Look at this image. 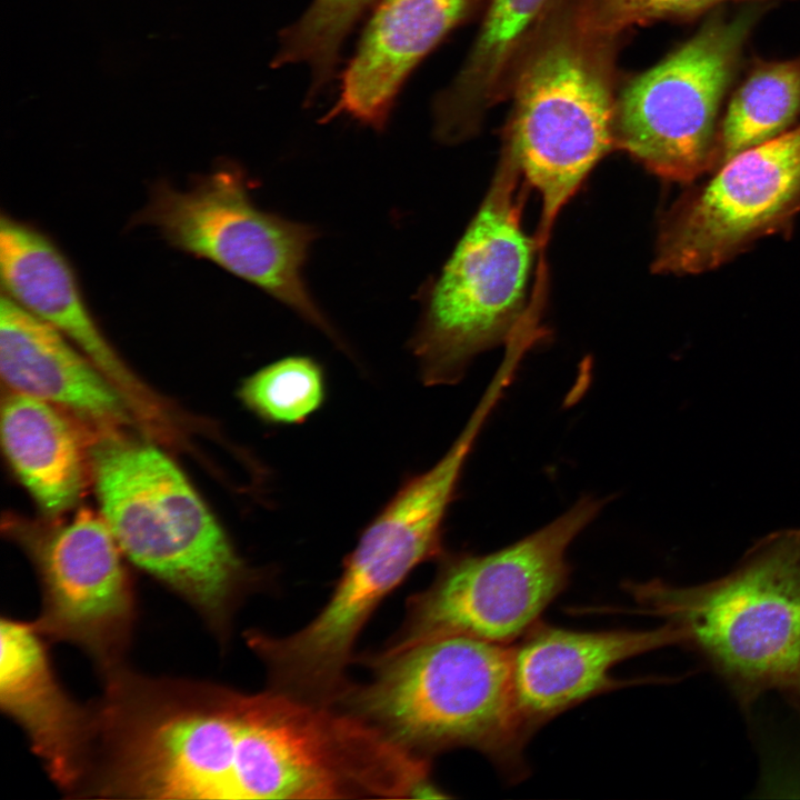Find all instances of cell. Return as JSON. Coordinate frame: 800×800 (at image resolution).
Wrapping results in <instances>:
<instances>
[{"label":"cell","instance_id":"obj_1","mask_svg":"<svg viewBox=\"0 0 800 800\" xmlns=\"http://www.w3.org/2000/svg\"><path fill=\"white\" fill-rule=\"evenodd\" d=\"M622 37L600 27L584 0H556L517 67L502 149L541 198L539 249L561 209L616 148Z\"/></svg>","mask_w":800,"mask_h":800},{"label":"cell","instance_id":"obj_2","mask_svg":"<svg viewBox=\"0 0 800 800\" xmlns=\"http://www.w3.org/2000/svg\"><path fill=\"white\" fill-rule=\"evenodd\" d=\"M370 678L348 686L337 707L429 759L457 748L487 756L508 777L524 776L529 740L512 688V647L441 634L364 659Z\"/></svg>","mask_w":800,"mask_h":800},{"label":"cell","instance_id":"obj_3","mask_svg":"<svg viewBox=\"0 0 800 800\" xmlns=\"http://www.w3.org/2000/svg\"><path fill=\"white\" fill-rule=\"evenodd\" d=\"M641 612L677 627L743 708L779 693L800 709V528L769 533L696 586L627 582Z\"/></svg>","mask_w":800,"mask_h":800},{"label":"cell","instance_id":"obj_4","mask_svg":"<svg viewBox=\"0 0 800 800\" xmlns=\"http://www.w3.org/2000/svg\"><path fill=\"white\" fill-rule=\"evenodd\" d=\"M90 456L101 513L122 553L226 642L258 578L184 474L143 442L107 438Z\"/></svg>","mask_w":800,"mask_h":800},{"label":"cell","instance_id":"obj_5","mask_svg":"<svg viewBox=\"0 0 800 800\" xmlns=\"http://www.w3.org/2000/svg\"><path fill=\"white\" fill-rule=\"evenodd\" d=\"M521 177L501 149L479 210L439 274L419 290L421 314L409 348L426 386L459 382L474 357L507 344L529 313L526 294L538 243L522 227Z\"/></svg>","mask_w":800,"mask_h":800},{"label":"cell","instance_id":"obj_6","mask_svg":"<svg viewBox=\"0 0 800 800\" xmlns=\"http://www.w3.org/2000/svg\"><path fill=\"white\" fill-rule=\"evenodd\" d=\"M586 496L534 532L486 554L442 553L431 584L410 597L406 619L386 648L441 634L510 644L566 589L567 550L606 504Z\"/></svg>","mask_w":800,"mask_h":800},{"label":"cell","instance_id":"obj_7","mask_svg":"<svg viewBox=\"0 0 800 800\" xmlns=\"http://www.w3.org/2000/svg\"><path fill=\"white\" fill-rule=\"evenodd\" d=\"M250 187L232 162L197 178L187 190L162 181L136 222L154 227L172 248L256 286L344 347L304 280L319 230L262 210Z\"/></svg>","mask_w":800,"mask_h":800},{"label":"cell","instance_id":"obj_8","mask_svg":"<svg viewBox=\"0 0 800 800\" xmlns=\"http://www.w3.org/2000/svg\"><path fill=\"white\" fill-rule=\"evenodd\" d=\"M758 14L714 16L618 92L614 138L648 171L688 183L716 164L720 109Z\"/></svg>","mask_w":800,"mask_h":800},{"label":"cell","instance_id":"obj_9","mask_svg":"<svg viewBox=\"0 0 800 800\" xmlns=\"http://www.w3.org/2000/svg\"><path fill=\"white\" fill-rule=\"evenodd\" d=\"M799 211L800 124L737 154L681 196L660 220L651 269L712 271L789 229Z\"/></svg>","mask_w":800,"mask_h":800},{"label":"cell","instance_id":"obj_10","mask_svg":"<svg viewBox=\"0 0 800 800\" xmlns=\"http://www.w3.org/2000/svg\"><path fill=\"white\" fill-rule=\"evenodd\" d=\"M484 423V416L473 412L442 458L406 480L363 530L328 602L309 622L322 648L352 651L384 598L422 562L442 556L446 517Z\"/></svg>","mask_w":800,"mask_h":800},{"label":"cell","instance_id":"obj_11","mask_svg":"<svg viewBox=\"0 0 800 800\" xmlns=\"http://www.w3.org/2000/svg\"><path fill=\"white\" fill-rule=\"evenodd\" d=\"M121 553L103 517L88 509L32 547L41 587L34 626L81 649L101 676L126 666L137 620Z\"/></svg>","mask_w":800,"mask_h":800},{"label":"cell","instance_id":"obj_12","mask_svg":"<svg viewBox=\"0 0 800 800\" xmlns=\"http://www.w3.org/2000/svg\"><path fill=\"white\" fill-rule=\"evenodd\" d=\"M512 646V688L519 723L529 739L566 710L623 686L611 676L620 662L681 644L677 627L578 631L537 622Z\"/></svg>","mask_w":800,"mask_h":800},{"label":"cell","instance_id":"obj_13","mask_svg":"<svg viewBox=\"0 0 800 800\" xmlns=\"http://www.w3.org/2000/svg\"><path fill=\"white\" fill-rule=\"evenodd\" d=\"M489 0H378L340 76L322 122L344 116L376 131L387 127L413 70Z\"/></svg>","mask_w":800,"mask_h":800},{"label":"cell","instance_id":"obj_14","mask_svg":"<svg viewBox=\"0 0 800 800\" xmlns=\"http://www.w3.org/2000/svg\"><path fill=\"white\" fill-rule=\"evenodd\" d=\"M0 638L2 711L22 729L54 784L79 797L92 756V704L64 690L33 622L2 617Z\"/></svg>","mask_w":800,"mask_h":800},{"label":"cell","instance_id":"obj_15","mask_svg":"<svg viewBox=\"0 0 800 800\" xmlns=\"http://www.w3.org/2000/svg\"><path fill=\"white\" fill-rule=\"evenodd\" d=\"M2 293L77 346L123 393L151 410L149 392L110 344L59 247L41 230L4 213L0 218Z\"/></svg>","mask_w":800,"mask_h":800},{"label":"cell","instance_id":"obj_16","mask_svg":"<svg viewBox=\"0 0 800 800\" xmlns=\"http://www.w3.org/2000/svg\"><path fill=\"white\" fill-rule=\"evenodd\" d=\"M0 372L14 392L99 421H130V403L118 387L66 336L3 293Z\"/></svg>","mask_w":800,"mask_h":800},{"label":"cell","instance_id":"obj_17","mask_svg":"<svg viewBox=\"0 0 800 800\" xmlns=\"http://www.w3.org/2000/svg\"><path fill=\"white\" fill-rule=\"evenodd\" d=\"M554 1L489 0L464 62L433 100V134L439 142L470 139L489 109L509 98L521 56Z\"/></svg>","mask_w":800,"mask_h":800},{"label":"cell","instance_id":"obj_18","mask_svg":"<svg viewBox=\"0 0 800 800\" xmlns=\"http://www.w3.org/2000/svg\"><path fill=\"white\" fill-rule=\"evenodd\" d=\"M1 441L16 474L49 514L71 508L84 489V454L71 423L53 406L10 392L1 406Z\"/></svg>","mask_w":800,"mask_h":800},{"label":"cell","instance_id":"obj_19","mask_svg":"<svg viewBox=\"0 0 800 800\" xmlns=\"http://www.w3.org/2000/svg\"><path fill=\"white\" fill-rule=\"evenodd\" d=\"M799 119L800 57L754 61L720 119L713 171L789 131Z\"/></svg>","mask_w":800,"mask_h":800},{"label":"cell","instance_id":"obj_20","mask_svg":"<svg viewBox=\"0 0 800 800\" xmlns=\"http://www.w3.org/2000/svg\"><path fill=\"white\" fill-rule=\"evenodd\" d=\"M377 1L312 0L302 16L281 31L273 67L306 66L310 90L322 92L333 79L346 38Z\"/></svg>","mask_w":800,"mask_h":800},{"label":"cell","instance_id":"obj_21","mask_svg":"<svg viewBox=\"0 0 800 800\" xmlns=\"http://www.w3.org/2000/svg\"><path fill=\"white\" fill-rule=\"evenodd\" d=\"M239 396L248 409L268 423L299 424L324 402L326 377L313 358L290 356L248 377Z\"/></svg>","mask_w":800,"mask_h":800},{"label":"cell","instance_id":"obj_22","mask_svg":"<svg viewBox=\"0 0 800 800\" xmlns=\"http://www.w3.org/2000/svg\"><path fill=\"white\" fill-rule=\"evenodd\" d=\"M727 1L738 0H584L592 19L618 34L662 20H689Z\"/></svg>","mask_w":800,"mask_h":800}]
</instances>
